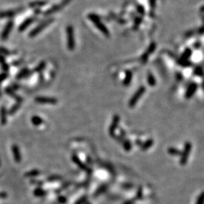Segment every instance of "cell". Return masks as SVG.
<instances>
[{"label":"cell","mask_w":204,"mask_h":204,"mask_svg":"<svg viewBox=\"0 0 204 204\" xmlns=\"http://www.w3.org/2000/svg\"><path fill=\"white\" fill-rule=\"evenodd\" d=\"M88 18H89V19L95 24V27H96L97 28L104 34V35L106 36L107 37L110 36L109 30H108V29L107 28L106 26L101 22V18H100L98 15H95V14L94 13H90L89 15H88Z\"/></svg>","instance_id":"cell-1"},{"label":"cell","mask_w":204,"mask_h":204,"mask_svg":"<svg viewBox=\"0 0 204 204\" xmlns=\"http://www.w3.org/2000/svg\"><path fill=\"white\" fill-rule=\"evenodd\" d=\"M66 34H67V45L70 51H73L76 47L75 35L74 30L71 25L67 26L66 28Z\"/></svg>","instance_id":"cell-2"},{"label":"cell","mask_w":204,"mask_h":204,"mask_svg":"<svg viewBox=\"0 0 204 204\" xmlns=\"http://www.w3.org/2000/svg\"><path fill=\"white\" fill-rule=\"evenodd\" d=\"M54 21H55V18H49V19H47L46 21L42 22L41 24H39L36 27H35V28L33 29V30L30 32V33H29V36H30V38H32V37H34V36H36L38 35V34H39L43 30H44V29H46L48 26L52 24V23L54 22Z\"/></svg>","instance_id":"cell-3"},{"label":"cell","mask_w":204,"mask_h":204,"mask_svg":"<svg viewBox=\"0 0 204 204\" xmlns=\"http://www.w3.org/2000/svg\"><path fill=\"white\" fill-rule=\"evenodd\" d=\"M191 150H192V144H191V142H186L185 144V147H184L183 151L181 153L180 155V164L182 166H185L187 163V162L188 160V157H189L190 154H191Z\"/></svg>","instance_id":"cell-4"},{"label":"cell","mask_w":204,"mask_h":204,"mask_svg":"<svg viewBox=\"0 0 204 204\" xmlns=\"http://www.w3.org/2000/svg\"><path fill=\"white\" fill-rule=\"evenodd\" d=\"M71 1H72V0H62L60 4L53 5L52 8H50L48 9L47 11H46V12H44V14H43V15H44V16H49V15H53V14L62 10V9L64 8L65 6H67Z\"/></svg>","instance_id":"cell-5"},{"label":"cell","mask_w":204,"mask_h":204,"mask_svg":"<svg viewBox=\"0 0 204 204\" xmlns=\"http://www.w3.org/2000/svg\"><path fill=\"white\" fill-rule=\"evenodd\" d=\"M145 92V88L144 86H141L138 88L136 92L132 95V98L130 99V101L129 102V107H134L135 106L137 102L138 101V100L140 99L141 97L144 95V93Z\"/></svg>","instance_id":"cell-6"},{"label":"cell","mask_w":204,"mask_h":204,"mask_svg":"<svg viewBox=\"0 0 204 204\" xmlns=\"http://www.w3.org/2000/svg\"><path fill=\"white\" fill-rule=\"evenodd\" d=\"M14 27V21H9L7 24L5 26L4 29H3L2 32L1 33V39L2 41H5L8 39L9 36V34H10L11 31H12V28Z\"/></svg>","instance_id":"cell-7"},{"label":"cell","mask_w":204,"mask_h":204,"mask_svg":"<svg viewBox=\"0 0 204 204\" xmlns=\"http://www.w3.org/2000/svg\"><path fill=\"white\" fill-rule=\"evenodd\" d=\"M120 116L117 115V114H116V115H114V118H113V121H112V123H111V125L110 126V128H109V135L111 136V137H115L116 136V130H117V129L118 128L119 126V123H120Z\"/></svg>","instance_id":"cell-8"},{"label":"cell","mask_w":204,"mask_h":204,"mask_svg":"<svg viewBox=\"0 0 204 204\" xmlns=\"http://www.w3.org/2000/svg\"><path fill=\"white\" fill-rule=\"evenodd\" d=\"M36 20L37 18L35 16L30 17V18H27V19L24 20V21L21 23V24L19 26V27H18V30H19L20 32L24 31V30H25L26 29L28 28L32 24H33Z\"/></svg>","instance_id":"cell-9"},{"label":"cell","mask_w":204,"mask_h":204,"mask_svg":"<svg viewBox=\"0 0 204 204\" xmlns=\"http://www.w3.org/2000/svg\"><path fill=\"white\" fill-rule=\"evenodd\" d=\"M35 102L39 104H55L58 103V99L55 98H51V97L39 96L35 98Z\"/></svg>","instance_id":"cell-10"},{"label":"cell","mask_w":204,"mask_h":204,"mask_svg":"<svg viewBox=\"0 0 204 204\" xmlns=\"http://www.w3.org/2000/svg\"><path fill=\"white\" fill-rule=\"evenodd\" d=\"M23 10V8H18L15 10H8V11H3V12H0V18H12V17L18 15L19 12H21Z\"/></svg>","instance_id":"cell-11"},{"label":"cell","mask_w":204,"mask_h":204,"mask_svg":"<svg viewBox=\"0 0 204 204\" xmlns=\"http://www.w3.org/2000/svg\"><path fill=\"white\" fill-rule=\"evenodd\" d=\"M12 154H13L14 159H15V161L16 162V163H21L22 157H21V151H20V149H19V148H18V145L12 144Z\"/></svg>","instance_id":"cell-12"},{"label":"cell","mask_w":204,"mask_h":204,"mask_svg":"<svg viewBox=\"0 0 204 204\" xmlns=\"http://www.w3.org/2000/svg\"><path fill=\"white\" fill-rule=\"evenodd\" d=\"M72 160L81 169H83V171L86 172H91V170L89 168H88L86 166V165H85L83 162L80 160V159H79V157L76 155H73L72 156Z\"/></svg>","instance_id":"cell-13"},{"label":"cell","mask_w":204,"mask_h":204,"mask_svg":"<svg viewBox=\"0 0 204 204\" xmlns=\"http://www.w3.org/2000/svg\"><path fill=\"white\" fill-rule=\"evenodd\" d=\"M5 92L7 95H8L9 96H11V97H12V98H15V99L17 101V102L23 101L22 97H21V96H19V95H17V94L15 92V90H14L12 87H9V86L8 87H6L5 89Z\"/></svg>","instance_id":"cell-14"},{"label":"cell","mask_w":204,"mask_h":204,"mask_svg":"<svg viewBox=\"0 0 204 204\" xmlns=\"http://www.w3.org/2000/svg\"><path fill=\"white\" fill-rule=\"evenodd\" d=\"M7 110L5 106H2L0 107V123L2 126L7 124L8 118H7Z\"/></svg>","instance_id":"cell-15"},{"label":"cell","mask_w":204,"mask_h":204,"mask_svg":"<svg viewBox=\"0 0 204 204\" xmlns=\"http://www.w3.org/2000/svg\"><path fill=\"white\" fill-rule=\"evenodd\" d=\"M31 71L30 70L27 68H24V69L21 70L16 76V79L17 80H21V79H24V78H27L31 74Z\"/></svg>","instance_id":"cell-16"},{"label":"cell","mask_w":204,"mask_h":204,"mask_svg":"<svg viewBox=\"0 0 204 204\" xmlns=\"http://www.w3.org/2000/svg\"><path fill=\"white\" fill-rule=\"evenodd\" d=\"M48 4L47 1H35L32 2L29 4V6L30 8H38L42 7V6L46 5Z\"/></svg>","instance_id":"cell-17"},{"label":"cell","mask_w":204,"mask_h":204,"mask_svg":"<svg viewBox=\"0 0 204 204\" xmlns=\"http://www.w3.org/2000/svg\"><path fill=\"white\" fill-rule=\"evenodd\" d=\"M132 79V73L130 70H127L126 72V76H125L124 81H123V85L125 86H128L131 83Z\"/></svg>","instance_id":"cell-18"},{"label":"cell","mask_w":204,"mask_h":204,"mask_svg":"<svg viewBox=\"0 0 204 204\" xmlns=\"http://www.w3.org/2000/svg\"><path fill=\"white\" fill-rule=\"evenodd\" d=\"M154 141L153 139H148V140L147 141H145L144 143H142V144L141 145L140 148L142 151H147V150H148L149 148H151V146L154 144Z\"/></svg>","instance_id":"cell-19"},{"label":"cell","mask_w":204,"mask_h":204,"mask_svg":"<svg viewBox=\"0 0 204 204\" xmlns=\"http://www.w3.org/2000/svg\"><path fill=\"white\" fill-rule=\"evenodd\" d=\"M0 65H1L2 68L5 72H7L9 70V65L6 63L4 56L2 55L1 54H0Z\"/></svg>","instance_id":"cell-20"},{"label":"cell","mask_w":204,"mask_h":204,"mask_svg":"<svg viewBox=\"0 0 204 204\" xmlns=\"http://www.w3.org/2000/svg\"><path fill=\"white\" fill-rule=\"evenodd\" d=\"M40 173H41V172H40L39 170L33 169V170H30V171L27 172H26L25 174H24V175H25V177H27V178H32V177H36V176L39 175H40Z\"/></svg>","instance_id":"cell-21"},{"label":"cell","mask_w":204,"mask_h":204,"mask_svg":"<svg viewBox=\"0 0 204 204\" xmlns=\"http://www.w3.org/2000/svg\"><path fill=\"white\" fill-rule=\"evenodd\" d=\"M21 103H22V102H17L15 104H14L13 106L10 108V110H9L8 114H10V115H13V114H15V113L18 110V109L21 107Z\"/></svg>","instance_id":"cell-22"},{"label":"cell","mask_w":204,"mask_h":204,"mask_svg":"<svg viewBox=\"0 0 204 204\" xmlns=\"http://www.w3.org/2000/svg\"><path fill=\"white\" fill-rule=\"evenodd\" d=\"M31 122L34 126H40L43 123V120L41 117H38V116H33L31 118Z\"/></svg>","instance_id":"cell-23"},{"label":"cell","mask_w":204,"mask_h":204,"mask_svg":"<svg viewBox=\"0 0 204 204\" xmlns=\"http://www.w3.org/2000/svg\"><path fill=\"white\" fill-rule=\"evenodd\" d=\"M46 63L45 62V61H42L41 63H39V64L38 65L35 67V69H34L33 71L36 73L42 72V71L43 70L46 68Z\"/></svg>","instance_id":"cell-24"},{"label":"cell","mask_w":204,"mask_h":204,"mask_svg":"<svg viewBox=\"0 0 204 204\" xmlns=\"http://www.w3.org/2000/svg\"><path fill=\"white\" fill-rule=\"evenodd\" d=\"M33 194H34V195L36 196V197H43V196L46 195V192L45 191H43L42 188H37L34 191Z\"/></svg>","instance_id":"cell-25"},{"label":"cell","mask_w":204,"mask_h":204,"mask_svg":"<svg viewBox=\"0 0 204 204\" xmlns=\"http://www.w3.org/2000/svg\"><path fill=\"white\" fill-rule=\"evenodd\" d=\"M168 153L172 156H180L181 153L182 152H181L179 150L176 149V148H169V149H168Z\"/></svg>","instance_id":"cell-26"},{"label":"cell","mask_w":204,"mask_h":204,"mask_svg":"<svg viewBox=\"0 0 204 204\" xmlns=\"http://www.w3.org/2000/svg\"><path fill=\"white\" fill-rule=\"evenodd\" d=\"M123 148H124L125 151H131L132 149V144H131V142L129 141V140H127V139H124L123 142Z\"/></svg>","instance_id":"cell-27"},{"label":"cell","mask_w":204,"mask_h":204,"mask_svg":"<svg viewBox=\"0 0 204 204\" xmlns=\"http://www.w3.org/2000/svg\"><path fill=\"white\" fill-rule=\"evenodd\" d=\"M0 54L2 55H10L12 52L9 50H8V49H6L5 48L0 47Z\"/></svg>","instance_id":"cell-28"},{"label":"cell","mask_w":204,"mask_h":204,"mask_svg":"<svg viewBox=\"0 0 204 204\" xmlns=\"http://www.w3.org/2000/svg\"><path fill=\"white\" fill-rule=\"evenodd\" d=\"M148 83H149L151 86H154V85L155 84V80H154V76H153L152 74L150 73L148 75Z\"/></svg>","instance_id":"cell-29"},{"label":"cell","mask_w":204,"mask_h":204,"mask_svg":"<svg viewBox=\"0 0 204 204\" xmlns=\"http://www.w3.org/2000/svg\"><path fill=\"white\" fill-rule=\"evenodd\" d=\"M62 178L59 175H52L49 176V178H47V181L49 182H54V181H58V180H61Z\"/></svg>","instance_id":"cell-30"},{"label":"cell","mask_w":204,"mask_h":204,"mask_svg":"<svg viewBox=\"0 0 204 204\" xmlns=\"http://www.w3.org/2000/svg\"><path fill=\"white\" fill-rule=\"evenodd\" d=\"M196 204H204V192H202L199 195Z\"/></svg>","instance_id":"cell-31"},{"label":"cell","mask_w":204,"mask_h":204,"mask_svg":"<svg viewBox=\"0 0 204 204\" xmlns=\"http://www.w3.org/2000/svg\"><path fill=\"white\" fill-rule=\"evenodd\" d=\"M106 189H107L106 185H102V186L100 187L99 189L96 191V193H95V196H98V194H102V193H104L105 191H106Z\"/></svg>","instance_id":"cell-32"},{"label":"cell","mask_w":204,"mask_h":204,"mask_svg":"<svg viewBox=\"0 0 204 204\" xmlns=\"http://www.w3.org/2000/svg\"><path fill=\"white\" fill-rule=\"evenodd\" d=\"M141 21H142L141 18H138V17L135 18V21H134V29L137 28V27H138L139 25H140V24L141 23Z\"/></svg>","instance_id":"cell-33"},{"label":"cell","mask_w":204,"mask_h":204,"mask_svg":"<svg viewBox=\"0 0 204 204\" xmlns=\"http://www.w3.org/2000/svg\"><path fill=\"white\" fill-rule=\"evenodd\" d=\"M8 75L7 73H5V72L0 74V83H2V82L4 81L6 78H8Z\"/></svg>","instance_id":"cell-34"},{"label":"cell","mask_w":204,"mask_h":204,"mask_svg":"<svg viewBox=\"0 0 204 204\" xmlns=\"http://www.w3.org/2000/svg\"><path fill=\"white\" fill-rule=\"evenodd\" d=\"M141 197H142V188L141 187H139L138 190L137 197H136V199H141Z\"/></svg>","instance_id":"cell-35"},{"label":"cell","mask_w":204,"mask_h":204,"mask_svg":"<svg viewBox=\"0 0 204 204\" xmlns=\"http://www.w3.org/2000/svg\"><path fill=\"white\" fill-rule=\"evenodd\" d=\"M58 201H59L61 203H65L66 202H67V199H66V197H63V196H60V197H58Z\"/></svg>","instance_id":"cell-36"},{"label":"cell","mask_w":204,"mask_h":204,"mask_svg":"<svg viewBox=\"0 0 204 204\" xmlns=\"http://www.w3.org/2000/svg\"><path fill=\"white\" fill-rule=\"evenodd\" d=\"M137 9H138V12L141 15H144V10L143 7H142L141 5H138Z\"/></svg>","instance_id":"cell-37"},{"label":"cell","mask_w":204,"mask_h":204,"mask_svg":"<svg viewBox=\"0 0 204 204\" xmlns=\"http://www.w3.org/2000/svg\"><path fill=\"white\" fill-rule=\"evenodd\" d=\"M86 200V198L85 197H82V198H80V200H78L76 201V203L75 204H84V202Z\"/></svg>","instance_id":"cell-38"},{"label":"cell","mask_w":204,"mask_h":204,"mask_svg":"<svg viewBox=\"0 0 204 204\" xmlns=\"http://www.w3.org/2000/svg\"><path fill=\"white\" fill-rule=\"evenodd\" d=\"M7 197H8V194L6 192H4V191L0 192V198H6Z\"/></svg>","instance_id":"cell-39"},{"label":"cell","mask_w":204,"mask_h":204,"mask_svg":"<svg viewBox=\"0 0 204 204\" xmlns=\"http://www.w3.org/2000/svg\"><path fill=\"white\" fill-rule=\"evenodd\" d=\"M31 182L33 184H35V185H42V183L41 182H37V181H32Z\"/></svg>","instance_id":"cell-40"},{"label":"cell","mask_w":204,"mask_h":204,"mask_svg":"<svg viewBox=\"0 0 204 204\" xmlns=\"http://www.w3.org/2000/svg\"><path fill=\"white\" fill-rule=\"evenodd\" d=\"M134 200H128V201H126V203H124L123 204H133L134 203Z\"/></svg>","instance_id":"cell-41"},{"label":"cell","mask_w":204,"mask_h":204,"mask_svg":"<svg viewBox=\"0 0 204 204\" xmlns=\"http://www.w3.org/2000/svg\"><path fill=\"white\" fill-rule=\"evenodd\" d=\"M2 95V93H1V89H0V96Z\"/></svg>","instance_id":"cell-42"},{"label":"cell","mask_w":204,"mask_h":204,"mask_svg":"<svg viewBox=\"0 0 204 204\" xmlns=\"http://www.w3.org/2000/svg\"><path fill=\"white\" fill-rule=\"evenodd\" d=\"M0 164H1V163H0Z\"/></svg>","instance_id":"cell-43"}]
</instances>
